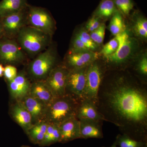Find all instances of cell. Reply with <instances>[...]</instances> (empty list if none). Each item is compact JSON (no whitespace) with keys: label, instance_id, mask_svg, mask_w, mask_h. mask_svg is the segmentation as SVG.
Instances as JSON below:
<instances>
[{"label":"cell","instance_id":"1","mask_svg":"<svg viewBox=\"0 0 147 147\" xmlns=\"http://www.w3.org/2000/svg\"><path fill=\"white\" fill-rule=\"evenodd\" d=\"M96 105L122 134L147 142V84L129 69L105 72Z\"/></svg>","mask_w":147,"mask_h":147},{"label":"cell","instance_id":"2","mask_svg":"<svg viewBox=\"0 0 147 147\" xmlns=\"http://www.w3.org/2000/svg\"><path fill=\"white\" fill-rule=\"evenodd\" d=\"M115 37L119 42L117 50L111 55L99 57V59L106 71L129 69L146 49L144 43L134 36L127 24L124 30Z\"/></svg>","mask_w":147,"mask_h":147},{"label":"cell","instance_id":"3","mask_svg":"<svg viewBox=\"0 0 147 147\" xmlns=\"http://www.w3.org/2000/svg\"><path fill=\"white\" fill-rule=\"evenodd\" d=\"M59 63L57 45L53 41L45 50L30 61L26 71L33 81H44L50 71Z\"/></svg>","mask_w":147,"mask_h":147},{"label":"cell","instance_id":"4","mask_svg":"<svg viewBox=\"0 0 147 147\" xmlns=\"http://www.w3.org/2000/svg\"><path fill=\"white\" fill-rule=\"evenodd\" d=\"M53 37L26 26L21 29L15 39L27 56L34 57L50 45Z\"/></svg>","mask_w":147,"mask_h":147},{"label":"cell","instance_id":"5","mask_svg":"<svg viewBox=\"0 0 147 147\" xmlns=\"http://www.w3.org/2000/svg\"><path fill=\"white\" fill-rule=\"evenodd\" d=\"M79 100L67 94L55 98L47 106L44 121L59 125L67 120L76 117Z\"/></svg>","mask_w":147,"mask_h":147},{"label":"cell","instance_id":"6","mask_svg":"<svg viewBox=\"0 0 147 147\" xmlns=\"http://www.w3.org/2000/svg\"><path fill=\"white\" fill-rule=\"evenodd\" d=\"M106 71L99 59L88 66L86 86L82 99H89L96 104L98 90Z\"/></svg>","mask_w":147,"mask_h":147},{"label":"cell","instance_id":"7","mask_svg":"<svg viewBox=\"0 0 147 147\" xmlns=\"http://www.w3.org/2000/svg\"><path fill=\"white\" fill-rule=\"evenodd\" d=\"M27 26L35 28L53 36L56 29L55 19L46 8L29 4Z\"/></svg>","mask_w":147,"mask_h":147},{"label":"cell","instance_id":"8","mask_svg":"<svg viewBox=\"0 0 147 147\" xmlns=\"http://www.w3.org/2000/svg\"><path fill=\"white\" fill-rule=\"evenodd\" d=\"M27 57L15 38L6 36L0 38V63L15 66L20 65L26 61Z\"/></svg>","mask_w":147,"mask_h":147},{"label":"cell","instance_id":"9","mask_svg":"<svg viewBox=\"0 0 147 147\" xmlns=\"http://www.w3.org/2000/svg\"><path fill=\"white\" fill-rule=\"evenodd\" d=\"M69 72V70L61 63L50 71L44 80L55 98L66 94V88Z\"/></svg>","mask_w":147,"mask_h":147},{"label":"cell","instance_id":"10","mask_svg":"<svg viewBox=\"0 0 147 147\" xmlns=\"http://www.w3.org/2000/svg\"><path fill=\"white\" fill-rule=\"evenodd\" d=\"M98 52L88 50L79 52H69L65 54L62 63L69 70L86 67L99 59Z\"/></svg>","mask_w":147,"mask_h":147},{"label":"cell","instance_id":"11","mask_svg":"<svg viewBox=\"0 0 147 147\" xmlns=\"http://www.w3.org/2000/svg\"><path fill=\"white\" fill-rule=\"evenodd\" d=\"M28 6L17 13L0 18L4 31L5 36L16 38L21 29L27 26Z\"/></svg>","mask_w":147,"mask_h":147},{"label":"cell","instance_id":"12","mask_svg":"<svg viewBox=\"0 0 147 147\" xmlns=\"http://www.w3.org/2000/svg\"><path fill=\"white\" fill-rule=\"evenodd\" d=\"M6 82L11 96L15 101H21L29 95L32 82L25 69L18 72L13 80Z\"/></svg>","mask_w":147,"mask_h":147},{"label":"cell","instance_id":"13","mask_svg":"<svg viewBox=\"0 0 147 147\" xmlns=\"http://www.w3.org/2000/svg\"><path fill=\"white\" fill-rule=\"evenodd\" d=\"M69 70L66 92L77 99H82L86 84L87 67Z\"/></svg>","mask_w":147,"mask_h":147},{"label":"cell","instance_id":"14","mask_svg":"<svg viewBox=\"0 0 147 147\" xmlns=\"http://www.w3.org/2000/svg\"><path fill=\"white\" fill-rule=\"evenodd\" d=\"M126 20L127 25L134 36L144 43L147 41V19L138 9L131 11Z\"/></svg>","mask_w":147,"mask_h":147},{"label":"cell","instance_id":"15","mask_svg":"<svg viewBox=\"0 0 147 147\" xmlns=\"http://www.w3.org/2000/svg\"><path fill=\"white\" fill-rule=\"evenodd\" d=\"M11 118L18 124L25 133L33 125L31 115L21 101H16L9 108Z\"/></svg>","mask_w":147,"mask_h":147},{"label":"cell","instance_id":"16","mask_svg":"<svg viewBox=\"0 0 147 147\" xmlns=\"http://www.w3.org/2000/svg\"><path fill=\"white\" fill-rule=\"evenodd\" d=\"M59 126L61 136L59 143H66L81 139L80 122L76 117L67 120Z\"/></svg>","mask_w":147,"mask_h":147},{"label":"cell","instance_id":"17","mask_svg":"<svg viewBox=\"0 0 147 147\" xmlns=\"http://www.w3.org/2000/svg\"><path fill=\"white\" fill-rule=\"evenodd\" d=\"M81 139L90 138L102 139L103 121H97L88 119H79Z\"/></svg>","mask_w":147,"mask_h":147},{"label":"cell","instance_id":"18","mask_svg":"<svg viewBox=\"0 0 147 147\" xmlns=\"http://www.w3.org/2000/svg\"><path fill=\"white\" fill-rule=\"evenodd\" d=\"M21 101L31 115L33 125L44 121L47 106L44 103L30 95Z\"/></svg>","mask_w":147,"mask_h":147},{"label":"cell","instance_id":"19","mask_svg":"<svg viewBox=\"0 0 147 147\" xmlns=\"http://www.w3.org/2000/svg\"><path fill=\"white\" fill-rule=\"evenodd\" d=\"M76 117L78 119H85L97 121H105L99 113L96 104L87 99H80Z\"/></svg>","mask_w":147,"mask_h":147},{"label":"cell","instance_id":"20","mask_svg":"<svg viewBox=\"0 0 147 147\" xmlns=\"http://www.w3.org/2000/svg\"><path fill=\"white\" fill-rule=\"evenodd\" d=\"M47 106L55 98L45 81H34L32 82L30 94Z\"/></svg>","mask_w":147,"mask_h":147},{"label":"cell","instance_id":"21","mask_svg":"<svg viewBox=\"0 0 147 147\" xmlns=\"http://www.w3.org/2000/svg\"><path fill=\"white\" fill-rule=\"evenodd\" d=\"M28 5L27 0H2L0 2V18L19 12Z\"/></svg>","mask_w":147,"mask_h":147},{"label":"cell","instance_id":"22","mask_svg":"<svg viewBox=\"0 0 147 147\" xmlns=\"http://www.w3.org/2000/svg\"><path fill=\"white\" fill-rule=\"evenodd\" d=\"M118 11L113 0H101L92 16L97 17L105 23L110 20Z\"/></svg>","mask_w":147,"mask_h":147},{"label":"cell","instance_id":"23","mask_svg":"<svg viewBox=\"0 0 147 147\" xmlns=\"http://www.w3.org/2000/svg\"><path fill=\"white\" fill-rule=\"evenodd\" d=\"M129 70L142 82L147 84V50L146 48L139 55Z\"/></svg>","mask_w":147,"mask_h":147},{"label":"cell","instance_id":"24","mask_svg":"<svg viewBox=\"0 0 147 147\" xmlns=\"http://www.w3.org/2000/svg\"><path fill=\"white\" fill-rule=\"evenodd\" d=\"M48 123L42 121L34 124L27 131L30 142L35 145H39L44 139Z\"/></svg>","mask_w":147,"mask_h":147},{"label":"cell","instance_id":"25","mask_svg":"<svg viewBox=\"0 0 147 147\" xmlns=\"http://www.w3.org/2000/svg\"><path fill=\"white\" fill-rule=\"evenodd\" d=\"M60 138L59 125L48 123L44 139L39 146L41 147L47 146L59 143Z\"/></svg>","mask_w":147,"mask_h":147},{"label":"cell","instance_id":"26","mask_svg":"<svg viewBox=\"0 0 147 147\" xmlns=\"http://www.w3.org/2000/svg\"><path fill=\"white\" fill-rule=\"evenodd\" d=\"M110 20L108 29L114 36L120 34L126 28V20L119 11L115 13Z\"/></svg>","mask_w":147,"mask_h":147},{"label":"cell","instance_id":"27","mask_svg":"<svg viewBox=\"0 0 147 147\" xmlns=\"http://www.w3.org/2000/svg\"><path fill=\"white\" fill-rule=\"evenodd\" d=\"M73 34L77 36L89 50L98 52L101 49L92 40L90 34L85 30L84 26H82L76 28Z\"/></svg>","mask_w":147,"mask_h":147},{"label":"cell","instance_id":"28","mask_svg":"<svg viewBox=\"0 0 147 147\" xmlns=\"http://www.w3.org/2000/svg\"><path fill=\"white\" fill-rule=\"evenodd\" d=\"M114 143L118 147H147V142L138 141L122 134L117 136Z\"/></svg>","mask_w":147,"mask_h":147},{"label":"cell","instance_id":"29","mask_svg":"<svg viewBox=\"0 0 147 147\" xmlns=\"http://www.w3.org/2000/svg\"><path fill=\"white\" fill-rule=\"evenodd\" d=\"M116 8L125 19L133 10L135 3L133 0H113Z\"/></svg>","mask_w":147,"mask_h":147},{"label":"cell","instance_id":"30","mask_svg":"<svg viewBox=\"0 0 147 147\" xmlns=\"http://www.w3.org/2000/svg\"><path fill=\"white\" fill-rule=\"evenodd\" d=\"M106 28L105 23H102L98 28L89 33L92 40L100 48L103 45Z\"/></svg>","mask_w":147,"mask_h":147},{"label":"cell","instance_id":"31","mask_svg":"<svg viewBox=\"0 0 147 147\" xmlns=\"http://www.w3.org/2000/svg\"><path fill=\"white\" fill-rule=\"evenodd\" d=\"M118 46V41L115 37H114L105 45H102L98 52L99 57H106L112 55L117 50Z\"/></svg>","mask_w":147,"mask_h":147},{"label":"cell","instance_id":"32","mask_svg":"<svg viewBox=\"0 0 147 147\" xmlns=\"http://www.w3.org/2000/svg\"><path fill=\"white\" fill-rule=\"evenodd\" d=\"M81 40L74 35H72L68 52H79L88 50Z\"/></svg>","mask_w":147,"mask_h":147},{"label":"cell","instance_id":"33","mask_svg":"<svg viewBox=\"0 0 147 147\" xmlns=\"http://www.w3.org/2000/svg\"><path fill=\"white\" fill-rule=\"evenodd\" d=\"M102 23L104 22L97 17L91 16L84 26L85 30L90 33L98 28Z\"/></svg>","mask_w":147,"mask_h":147},{"label":"cell","instance_id":"34","mask_svg":"<svg viewBox=\"0 0 147 147\" xmlns=\"http://www.w3.org/2000/svg\"><path fill=\"white\" fill-rule=\"evenodd\" d=\"M16 66L12 65H6L4 67L3 76L6 82H9L14 79L18 74Z\"/></svg>","mask_w":147,"mask_h":147},{"label":"cell","instance_id":"35","mask_svg":"<svg viewBox=\"0 0 147 147\" xmlns=\"http://www.w3.org/2000/svg\"><path fill=\"white\" fill-rule=\"evenodd\" d=\"M4 36H5L4 31L2 24L0 20V38H2Z\"/></svg>","mask_w":147,"mask_h":147},{"label":"cell","instance_id":"36","mask_svg":"<svg viewBox=\"0 0 147 147\" xmlns=\"http://www.w3.org/2000/svg\"><path fill=\"white\" fill-rule=\"evenodd\" d=\"M4 71V67L3 64L0 63V77L3 76Z\"/></svg>","mask_w":147,"mask_h":147},{"label":"cell","instance_id":"37","mask_svg":"<svg viewBox=\"0 0 147 147\" xmlns=\"http://www.w3.org/2000/svg\"><path fill=\"white\" fill-rule=\"evenodd\" d=\"M110 147H118L117 146V145H116L115 144V143H114V144H113V145H112V146H110Z\"/></svg>","mask_w":147,"mask_h":147},{"label":"cell","instance_id":"38","mask_svg":"<svg viewBox=\"0 0 147 147\" xmlns=\"http://www.w3.org/2000/svg\"><path fill=\"white\" fill-rule=\"evenodd\" d=\"M21 147H32L30 146H26V145H23V146H21Z\"/></svg>","mask_w":147,"mask_h":147}]
</instances>
